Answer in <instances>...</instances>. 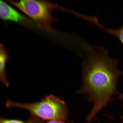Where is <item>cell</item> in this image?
<instances>
[{
	"instance_id": "obj_1",
	"label": "cell",
	"mask_w": 123,
	"mask_h": 123,
	"mask_svg": "<svg viewBox=\"0 0 123 123\" xmlns=\"http://www.w3.org/2000/svg\"><path fill=\"white\" fill-rule=\"evenodd\" d=\"M83 49L86 58L83 64L82 87L78 92L87 94L93 103L86 118L90 122L118 93L117 83L123 73L117 68L118 60L111 58L105 49L87 43L83 44Z\"/></svg>"
},
{
	"instance_id": "obj_2",
	"label": "cell",
	"mask_w": 123,
	"mask_h": 123,
	"mask_svg": "<svg viewBox=\"0 0 123 123\" xmlns=\"http://www.w3.org/2000/svg\"><path fill=\"white\" fill-rule=\"evenodd\" d=\"M5 106L7 108H16L26 110L32 116L44 120L66 122L68 115L65 103L51 94L38 102L31 103H18L7 99Z\"/></svg>"
},
{
	"instance_id": "obj_3",
	"label": "cell",
	"mask_w": 123,
	"mask_h": 123,
	"mask_svg": "<svg viewBox=\"0 0 123 123\" xmlns=\"http://www.w3.org/2000/svg\"><path fill=\"white\" fill-rule=\"evenodd\" d=\"M6 1L27 15L38 27L49 31H51L52 25L58 21L52 13L58 7L55 3L34 0Z\"/></svg>"
},
{
	"instance_id": "obj_4",
	"label": "cell",
	"mask_w": 123,
	"mask_h": 123,
	"mask_svg": "<svg viewBox=\"0 0 123 123\" xmlns=\"http://www.w3.org/2000/svg\"><path fill=\"white\" fill-rule=\"evenodd\" d=\"M0 18L4 20L26 24L27 18L7 3L0 0Z\"/></svg>"
},
{
	"instance_id": "obj_5",
	"label": "cell",
	"mask_w": 123,
	"mask_h": 123,
	"mask_svg": "<svg viewBox=\"0 0 123 123\" xmlns=\"http://www.w3.org/2000/svg\"><path fill=\"white\" fill-rule=\"evenodd\" d=\"M9 59L7 51L3 45L0 43V82L8 88L10 84L8 81L6 75V67Z\"/></svg>"
},
{
	"instance_id": "obj_6",
	"label": "cell",
	"mask_w": 123,
	"mask_h": 123,
	"mask_svg": "<svg viewBox=\"0 0 123 123\" xmlns=\"http://www.w3.org/2000/svg\"><path fill=\"white\" fill-rule=\"evenodd\" d=\"M98 25L100 27L104 29L108 33L116 37L118 39L123 45V25L117 29L110 28L107 29L100 25L98 23Z\"/></svg>"
},
{
	"instance_id": "obj_7",
	"label": "cell",
	"mask_w": 123,
	"mask_h": 123,
	"mask_svg": "<svg viewBox=\"0 0 123 123\" xmlns=\"http://www.w3.org/2000/svg\"><path fill=\"white\" fill-rule=\"evenodd\" d=\"M0 123H27L20 120L8 119L0 117Z\"/></svg>"
},
{
	"instance_id": "obj_8",
	"label": "cell",
	"mask_w": 123,
	"mask_h": 123,
	"mask_svg": "<svg viewBox=\"0 0 123 123\" xmlns=\"http://www.w3.org/2000/svg\"><path fill=\"white\" fill-rule=\"evenodd\" d=\"M45 123H74L73 122L67 123L66 121H63L57 120H52L49 121Z\"/></svg>"
},
{
	"instance_id": "obj_9",
	"label": "cell",
	"mask_w": 123,
	"mask_h": 123,
	"mask_svg": "<svg viewBox=\"0 0 123 123\" xmlns=\"http://www.w3.org/2000/svg\"><path fill=\"white\" fill-rule=\"evenodd\" d=\"M119 98H120L121 99H122L123 101V93L121 94L120 95Z\"/></svg>"
},
{
	"instance_id": "obj_10",
	"label": "cell",
	"mask_w": 123,
	"mask_h": 123,
	"mask_svg": "<svg viewBox=\"0 0 123 123\" xmlns=\"http://www.w3.org/2000/svg\"><path fill=\"white\" fill-rule=\"evenodd\" d=\"M121 119H122V123H123V116L121 117Z\"/></svg>"
}]
</instances>
